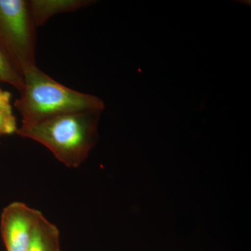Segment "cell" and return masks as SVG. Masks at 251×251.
Returning <instances> with one entry per match:
<instances>
[{"instance_id": "6da1fadb", "label": "cell", "mask_w": 251, "mask_h": 251, "mask_svg": "<svg viewBox=\"0 0 251 251\" xmlns=\"http://www.w3.org/2000/svg\"><path fill=\"white\" fill-rule=\"evenodd\" d=\"M100 110L69 112L28 126L16 133L44 145L59 161L77 168L87 159L98 140Z\"/></svg>"}, {"instance_id": "7a4b0ae2", "label": "cell", "mask_w": 251, "mask_h": 251, "mask_svg": "<svg viewBox=\"0 0 251 251\" xmlns=\"http://www.w3.org/2000/svg\"><path fill=\"white\" fill-rule=\"evenodd\" d=\"M24 87L14 102L22 117V125H34L69 112L100 110L105 105L101 99L72 90L59 83L37 66L23 74Z\"/></svg>"}, {"instance_id": "3957f363", "label": "cell", "mask_w": 251, "mask_h": 251, "mask_svg": "<svg viewBox=\"0 0 251 251\" xmlns=\"http://www.w3.org/2000/svg\"><path fill=\"white\" fill-rule=\"evenodd\" d=\"M36 28L27 0H0V49L22 75L36 66Z\"/></svg>"}, {"instance_id": "277c9868", "label": "cell", "mask_w": 251, "mask_h": 251, "mask_svg": "<svg viewBox=\"0 0 251 251\" xmlns=\"http://www.w3.org/2000/svg\"><path fill=\"white\" fill-rule=\"evenodd\" d=\"M41 211L25 203L15 202L4 208L0 229L7 251H27Z\"/></svg>"}, {"instance_id": "5b68a950", "label": "cell", "mask_w": 251, "mask_h": 251, "mask_svg": "<svg viewBox=\"0 0 251 251\" xmlns=\"http://www.w3.org/2000/svg\"><path fill=\"white\" fill-rule=\"evenodd\" d=\"M97 2L92 0H29L31 16L36 27H40L55 15L71 12Z\"/></svg>"}, {"instance_id": "8992f818", "label": "cell", "mask_w": 251, "mask_h": 251, "mask_svg": "<svg viewBox=\"0 0 251 251\" xmlns=\"http://www.w3.org/2000/svg\"><path fill=\"white\" fill-rule=\"evenodd\" d=\"M59 232L57 226L41 216L27 251H59Z\"/></svg>"}, {"instance_id": "52a82bcc", "label": "cell", "mask_w": 251, "mask_h": 251, "mask_svg": "<svg viewBox=\"0 0 251 251\" xmlns=\"http://www.w3.org/2000/svg\"><path fill=\"white\" fill-rule=\"evenodd\" d=\"M16 119L12 111L11 94L0 88V136L16 133Z\"/></svg>"}, {"instance_id": "ba28073f", "label": "cell", "mask_w": 251, "mask_h": 251, "mask_svg": "<svg viewBox=\"0 0 251 251\" xmlns=\"http://www.w3.org/2000/svg\"><path fill=\"white\" fill-rule=\"evenodd\" d=\"M0 82L9 84L21 93L24 87V80L13 63L0 49Z\"/></svg>"}]
</instances>
